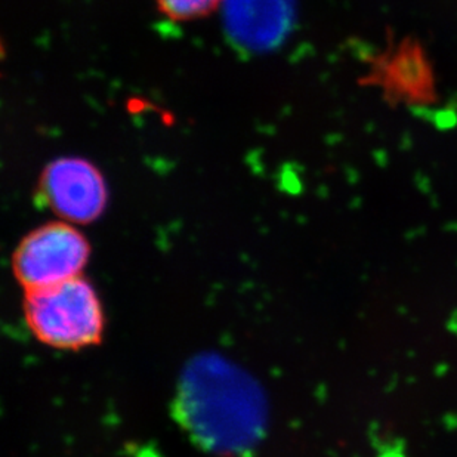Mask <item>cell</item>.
I'll return each instance as SVG.
<instances>
[{
    "label": "cell",
    "instance_id": "cell-1",
    "mask_svg": "<svg viewBox=\"0 0 457 457\" xmlns=\"http://www.w3.org/2000/svg\"><path fill=\"white\" fill-rule=\"evenodd\" d=\"M178 422L195 445L218 457H245L265 427V403L251 376L218 355L187 366L175 398Z\"/></svg>",
    "mask_w": 457,
    "mask_h": 457
},
{
    "label": "cell",
    "instance_id": "cell-2",
    "mask_svg": "<svg viewBox=\"0 0 457 457\" xmlns=\"http://www.w3.org/2000/svg\"><path fill=\"white\" fill-rule=\"evenodd\" d=\"M22 308L27 328L49 348L79 351L103 341V303L87 277L26 292Z\"/></svg>",
    "mask_w": 457,
    "mask_h": 457
},
{
    "label": "cell",
    "instance_id": "cell-3",
    "mask_svg": "<svg viewBox=\"0 0 457 457\" xmlns=\"http://www.w3.org/2000/svg\"><path fill=\"white\" fill-rule=\"evenodd\" d=\"M91 245L74 224L56 220L22 238L12 254V272L26 292L46 289L83 276Z\"/></svg>",
    "mask_w": 457,
    "mask_h": 457
},
{
    "label": "cell",
    "instance_id": "cell-4",
    "mask_svg": "<svg viewBox=\"0 0 457 457\" xmlns=\"http://www.w3.org/2000/svg\"><path fill=\"white\" fill-rule=\"evenodd\" d=\"M37 199L60 220L87 225L98 220L108 202L107 184L96 164L82 157H61L46 164Z\"/></svg>",
    "mask_w": 457,
    "mask_h": 457
},
{
    "label": "cell",
    "instance_id": "cell-5",
    "mask_svg": "<svg viewBox=\"0 0 457 457\" xmlns=\"http://www.w3.org/2000/svg\"><path fill=\"white\" fill-rule=\"evenodd\" d=\"M224 9L227 33L249 51L280 44L294 20V0H224Z\"/></svg>",
    "mask_w": 457,
    "mask_h": 457
},
{
    "label": "cell",
    "instance_id": "cell-6",
    "mask_svg": "<svg viewBox=\"0 0 457 457\" xmlns=\"http://www.w3.org/2000/svg\"><path fill=\"white\" fill-rule=\"evenodd\" d=\"M369 79L394 101L422 104L436 96V82L427 55L420 45L410 40L388 55L380 56Z\"/></svg>",
    "mask_w": 457,
    "mask_h": 457
},
{
    "label": "cell",
    "instance_id": "cell-7",
    "mask_svg": "<svg viewBox=\"0 0 457 457\" xmlns=\"http://www.w3.org/2000/svg\"><path fill=\"white\" fill-rule=\"evenodd\" d=\"M157 8L172 21H195L215 12L224 0H155Z\"/></svg>",
    "mask_w": 457,
    "mask_h": 457
}]
</instances>
